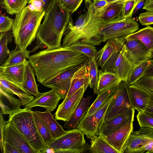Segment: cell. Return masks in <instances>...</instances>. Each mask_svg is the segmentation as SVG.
<instances>
[{
  "instance_id": "6da1fadb",
  "label": "cell",
  "mask_w": 153,
  "mask_h": 153,
  "mask_svg": "<svg viewBox=\"0 0 153 153\" xmlns=\"http://www.w3.org/2000/svg\"><path fill=\"white\" fill-rule=\"evenodd\" d=\"M28 59L37 81L42 84L68 68L87 63L90 59L82 53L61 47L42 50Z\"/></svg>"
},
{
  "instance_id": "7a4b0ae2",
  "label": "cell",
  "mask_w": 153,
  "mask_h": 153,
  "mask_svg": "<svg viewBox=\"0 0 153 153\" xmlns=\"http://www.w3.org/2000/svg\"><path fill=\"white\" fill-rule=\"evenodd\" d=\"M71 14L61 7L58 0H54L38 28L36 36L37 45L34 50L39 48L49 50L60 47L61 39Z\"/></svg>"
},
{
  "instance_id": "3957f363",
  "label": "cell",
  "mask_w": 153,
  "mask_h": 153,
  "mask_svg": "<svg viewBox=\"0 0 153 153\" xmlns=\"http://www.w3.org/2000/svg\"><path fill=\"white\" fill-rule=\"evenodd\" d=\"M85 3L89 12V21L85 25L76 28L73 26L71 16L64 34L62 47H68L76 43H86L95 46L100 45L102 42L100 33L103 22L100 15L101 10H96L92 0H85Z\"/></svg>"
},
{
  "instance_id": "277c9868",
  "label": "cell",
  "mask_w": 153,
  "mask_h": 153,
  "mask_svg": "<svg viewBox=\"0 0 153 153\" xmlns=\"http://www.w3.org/2000/svg\"><path fill=\"white\" fill-rule=\"evenodd\" d=\"M45 13V11H32L26 6L16 14L12 30L16 47L26 49L34 41Z\"/></svg>"
},
{
  "instance_id": "5b68a950",
  "label": "cell",
  "mask_w": 153,
  "mask_h": 153,
  "mask_svg": "<svg viewBox=\"0 0 153 153\" xmlns=\"http://www.w3.org/2000/svg\"><path fill=\"white\" fill-rule=\"evenodd\" d=\"M31 108H21L9 115L11 121L23 134L36 153L45 152L47 146L39 133L34 120Z\"/></svg>"
},
{
  "instance_id": "8992f818",
  "label": "cell",
  "mask_w": 153,
  "mask_h": 153,
  "mask_svg": "<svg viewBox=\"0 0 153 153\" xmlns=\"http://www.w3.org/2000/svg\"><path fill=\"white\" fill-rule=\"evenodd\" d=\"M84 134L76 128L67 131L63 135L53 140L46 150L54 153H82L86 143Z\"/></svg>"
},
{
  "instance_id": "52a82bcc",
  "label": "cell",
  "mask_w": 153,
  "mask_h": 153,
  "mask_svg": "<svg viewBox=\"0 0 153 153\" xmlns=\"http://www.w3.org/2000/svg\"><path fill=\"white\" fill-rule=\"evenodd\" d=\"M139 25L132 17H119L104 21L100 30L102 42L113 38H125L135 32Z\"/></svg>"
},
{
  "instance_id": "ba28073f",
  "label": "cell",
  "mask_w": 153,
  "mask_h": 153,
  "mask_svg": "<svg viewBox=\"0 0 153 153\" xmlns=\"http://www.w3.org/2000/svg\"><path fill=\"white\" fill-rule=\"evenodd\" d=\"M129 85L122 81L114 92L106 113L104 120L124 114L134 108L129 94Z\"/></svg>"
},
{
  "instance_id": "9c48e42d",
  "label": "cell",
  "mask_w": 153,
  "mask_h": 153,
  "mask_svg": "<svg viewBox=\"0 0 153 153\" xmlns=\"http://www.w3.org/2000/svg\"><path fill=\"white\" fill-rule=\"evenodd\" d=\"M125 38H113L108 41L97 51L95 59L102 71H110L112 68L119 53L125 45Z\"/></svg>"
},
{
  "instance_id": "30bf717a",
  "label": "cell",
  "mask_w": 153,
  "mask_h": 153,
  "mask_svg": "<svg viewBox=\"0 0 153 153\" xmlns=\"http://www.w3.org/2000/svg\"><path fill=\"white\" fill-rule=\"evenodd\" d=\"M112 97L93 114L84 115L75 128L81 131L88 139L97 135L100 126L104 121Z\"/></svg>"
},
{
  "instance_id": "8fae6325",
  "label": "cell",
  "mask_w": 153,
  "mask_h": 153,
  "mask_svg": "<svg viewBox=\"0 0 153 153\" xmlns=\"http://www.w3.org/2000/svg\"><path fill=\"white\" fill-rule=\"evenodd\" d=\"M153 142V128L141 127L133 131L124 145L121 153H140L141 149Z\"/></svg>"
},
{
  "instance_id": "7c38bea8",
  "label": "cell",
  "mask_w": 153,
  "mask_h": 153,
  "mask_svg": "<svg viewBox=\"0 0 153 153\" xmlns=\"http://www.w3.org/2000/svg\"><path fill=\"white\" fill-rule=\"evenodd\" d=\"M85 64L68 68L42 85L55 90L59 95L61 99L64 100L69 89L74 73Z\"/></svg>"
},
{
  "instance_id": "4fadbf2b",
  "label": "cell",
  "mask_w": 153,
  "mask_h": 153,
  "mask_svg": "<svg viewBox=\"0 0 153 153\" xmlns=\"http://www.w3.org/2000/svg\"><path fill=\"white\" fill-rule=\"evenodd\" d=\"M8 121L4 130V141L14 146L20 153H36L14 124L11 121Z\"/></svg>"
},
{
  "instance_id": "5bb4252c",
  "label": "cell",
  "mask_w": 153,
  "mask_h": 153,
  "mask_svg": "<svg viewBox=\"0 0 153 153\" xmlns=\"http://www.w3.org/2000/svg\"><path fill=\"white\" fill-rule=\"evenodd\" d=\"M88 86L81 88L76 93L59 105L55 114L56 120L66 122L73 115Z\"/></svg>"
},
{
  "instance_id": "9a60e30c",
  "label": "cell",
  "mask_w": 153,
  "mask_h": 153,
  "mask_svg": "<svg viewBox=\"0 0 153 153\" xmlns=\"http://www.w3.org/2000/svg\"><path fill=\"white\" fill-rule=\"evenodd\" d=\"M125 44L128 58L135 66L153 58L150 51L138 40L125 39Z\"/></svg>"
},
{
  "instance_id": "2e32d148",
  "label": "cell",
  "mask_w": 153,
  "mask_h": 153,
  "mask_svg": "<svg viewBox=\"0 0 153 153\" xmlns=\"http://www.w3.org/2000/svg\"><path fill=\"white\" fill-rule=\"evenodd\" d=\"M134 121L129 120L110 134L103 136L106 140L119 153H121L124 145L133 131Z\"/></svg>"
},
{
  "instance_id": "e0dca14e",
  "label": "cell",
  "mask_w": 153,
  "mask_h": 153,
  "mask_svg": "<svg viewBox=\"0 0 153 153\" xmlns=\"http://www.w3.org/2000/svg\"><path fill=\"white\" fill-rule=\"evenodd\" d=\"M61 98L54 90L45 93L39 92L33 100L29 103L24 106L25 108H32L35 106H40L50 112L53 111L56 107Z\"/></svg>"
},
{
  "instance_id": "ac0fdd59",
  "label": "cell",
  "mask_w": 153,
  "mask_h": 153,
  "mask_svg": "<svg viewBox=\"0 0 153 153\" xmlns=\"http://www.w3.org/2000/svg\"><path fill=\"white\" fill-rule=\"evenodd\" d=\"M135 109L132 108L126 114L104 120L100 126L97 135L104 136L110 134L127 123L129 120L134 121Z\"/></svg>"
},
{
  "instance_id": "d6986e66",
  "label": "cell",
  "mask_w": 153,
  "mask_h": 153,
  "mask_svg": "<svg viewBox=\"0 0 153 153\" xmlns=\"http://www.w3.org/2000/svg\"><path fill=\"white\" fill-rule=\"evenodd\" d=\"M30 63L26 59L23 62L4 68L0 67V78L5 79L22 87L26 66Z\"/></svg>"
},
{
  "instance_id": "ffe728a7",
  "label": "cell",
  "mask_w": 153,
  "mask_h": 153,
  "mask_svg": "<svg viewBox=\"0 0 153 153\" xmlns=\"http://www.w3.org/2000/svg\"><path fill=\"white\" fill-rule=\"evenodd\" d=\"M122 81L120 76L116 74L106 70L101 69L99 71L97 83L93 89L94 92L97 94L111 88L117 86Z\"/></svg>"
},
{
  "instance_id": "44dd1931",
  "label": "cell",
  "mask_w": 153,
  "mask_h": 153,
  "mask_svg": "<svg viewBox=\"0 0 153 153\" xmlns=\"http://www.w3.org/2000/svg\"><path fill=\"white\" fill-rule=\"evenodd\" d=\"M135 66L128 58L125 44L120 52L112 68L110 71L117 74L122 81L126 82L129 74Z\"/></svg>"
},
{
  "instance_id": "7402d4cb",
  "label": "cell",
  "mask_w": 153,
  "mask_h": 153,
  "mask_svg": "<svg viewBox=\"0 0 153 153\" xmlns=\"http://www.w3.org/2000/svg\"><path fill=\"white\" fill-rule=\"evenodd\" d=\"M11 91L0 85V106L3 114L10 115L20 110V100L16 98Z\"/></svg>"
},
{
  "instance_id": "603a6c76",
  "label": "cell",
  "mask_w": 153,
  "mask_h": 153,
  "mask_svg": "<svg viewBox=\"0 0 153 153\" xmlns=\"http://www.w3.org/2000/svg\"><path fill=\"white\" fill-rule=\"evenodd\" d=\"M87 63L83 65L74 73L69 89L63 101L66 100L82 87L89 86V79L86 68Z\"/></svg>"
},
{
  "instance_id": "cb8c5ba5",
  "label": "cell",
  "mask_w": 153,
  "mask_h": 153,
  "mask_svg": "<svg viewBox=\"0 0 153 153\" xmlns=\"http://www.w3.org/2000/svg\"><path fill=\"white\" fill-rule=\"evenodd\" d=\"M131 101L135 109L138 112L144 111L149 97V94L136 85L129 86Z\"/></svg>"
},
{
  "instance_id": "d4e9b609",
  "label": "cell",
  "mask_w": 153,
  "mask_h": 153,
  "mask_svg": "<svg viewBox=\"0 0 153 153\" xmlns=\"http://www.w3.org/2000/svg\"><path fill=\"white\" fill-rule=\"evenodd\" d=\"M34 112L44 123L50 131L53 140L60 137L66 132V131L53 118L51 112L47 110L44 112L37 111Z\"/></svg>"
},
{
  "instance_id": "484cf974",
  "label": "cell",
  "mask_w": 153,
  "mask_h": 153,
  "mask_svg": "<svg viewBox=\"0 0 153 153\" xmlns=\"http://www.w3.org/2000/svg\"><path fill=\"white\" fill-rule=\"evenodd\" d=\"M91 97L87 96L81 99L75 112L70 119L65 122L63 127L68 129L75 128L88 110Z\"/></svg>"
},
{
  "instance_id": "4316f807",
  "label": "cell",
  "mask_w": 153,
  "mask_h": 153,
  "mask_svg": "<svg viewBox=\"0 0 153 153\" xmlns=\"http://www.w3.org/2000/svg\"><path fill=\"white\" fill-rule=\"evenodd\" d=\"M0 85L8 89L18 96L23 106L29 103L34 98L32 94L22 87L5 79L0 78Z\"/></svg>"
},
{
  "instance_id": "83f0119b",
  "label": "cell",
  "mask_w": 153,
  "mask_h": 153,
  "mask_svg": "<svg viewBox=\"0 0 153 153\" xmlns=\"http://www.w3.org/2000/svg\"><path fill=\"white\" fill-rule=\"evenodd\" d=\"M126 39H137L149 49L153 57V27L148 26L126 37Z\"/></svg>"
},
{
  "instance_id": "f1b7e54d",
  "label": "cell",
  "mask_w": 153,
  "mask_h": 153,
  "mask_svg": "<svg viewBox=\"0 0 153 153\" xmlns=\"http://www.w3.org/2000/svg\"><path fill=\"white\" fill-rule=\"evenodd\" d=\"M90 149L94 153H119L105 139L103 135L100 134L90 139Z\"/></svg>"
},
{
  "instance_id": "f546056e",
  "label": "cell",
  "mask_w": 153,
  "mask_h": 153,
  "mask_svg": "<svg viewBox=\"0 0 153 153\" xmlns=\"http://www.w3.org/2000/svg\"><path fill=\"white\" fill-rule=\"evenodd\" d=\"M34 71L29 63L27 65L22 87L29 93L36 96L39 92L34 75Z\"/></svg>"
},
{
  "instance_id": "4dcf8cb0",
  "label": "cell",
  "mask_w": 153,
  "mask_h": 153,
  "mask_svg": "<svg viewBox=\"0 0 153 153\" xmlns=\"http://www.w3.org/2000/svg\"><path fill=\"white\" fill-rule=\"evenodd\" d=\"M30 52L26 49H20L17 47L10 51L8 57L0 67L4 68L12 66L23 62L29 59Z\"/></svg>"
},
{
  "instance_id": "1f68e13d",
  "label": "cell",
  "mask_w": 153,
  "mask_h": 153,
  "mask_svg": "<svg viewBox=\"0 0 153 153\" xmlns=\"http://www.w3.org/2000/svg\"><path fill=\"white\" fill-rule=\"evenodd\" d=\"M123 6V3L109 4L100 12V17L103 22L119 17L121 15Z\"/></svg>"
},
{
  "instance_id": "d6a6232c",
  "label": "cell",
  "mask_w": 153,
  "mask_h": 153,
  "mask_svg": "<svg viewBox=\"0 0 153 153\" xmlns=\"http://www.w3.org/2000/svg\"><path fill=\"white\" fill-rule=\"evenodd\" d=\"M151 64L150 59L143 61L135 66L129 74L126 82L129 85L135 84L139 79L144 75Z\"/></svg>"
},
{
  "instance_id": "836d02e7",
  "label": "cell",
  "mask_w": 153,
  "mask_h": 153,
  "mask_svg": "<svg viewBox=\"0 0 153 153\" xmlns=\"http://www.w3.org/2000/svg\"><path fill=\"white\" fill-rule=\"evenodd\" d=\"M117 86L110 89L97 94L96 99L89 108L85 115H88L93 114L109 100L113 96L114 92Z\"/></svg>"
},
{
  "instance_id": "e575fe53",
  "label": "cell",
  "mask_w": 153,
  "mask_h": 153,
  "mask_svg": "<svg viewBox=\"0 0 153 153\" xmlns=\"http://www.w3.org/2000/svg\"><path fill=\"white\" fill-rule=\"evenodd\" d=\"M13 34L9 31L0 33V64L5 62L10 52L8 48V44L12 40Z\"/></svg>"
},
{
  "instance_id": "d590c367",
  "label": "cell",
  "mask_w": 153,
  "mask_h": 153,
  "mask_svg": "<svg viewBox=\"0 0 153 153\" xmlns=\"http://www.w3.org/2000/svg\"><path fill=\"white\" fill-rule=\"evenodd\" d=\"M34 122L37 131L43 141L47 146L53 139L48 128L40 117L32 111Z\"/></svg>"
},
{
  "instance_id": "8d00e7d4",
  "label": "cell",
  "mask_w": 153,
  "mask_h": 153,
  "mask_svg": "<svg viewBox=\"0 0 153 153\" xmlns=\"http://www.w3.org/2000/svg\"><path fill=\"white\" fill-rule=\"evenodd\" d=\"M28 0H2V4L7 12L11 15L16 14L26 6Z\"/></svg>"
},
{
  "instance_id": "74e56055",
  "label": "cell",
  "mask_w": 153,
  "mask_h": 153,
  "mask_svg": "<svg viewBox=\"0 0 153 153\" xmlns=\"http://www.w3.org/2000/svg\"><path fill=\"white\" fill-rule=\"evenodd\" d=\"M98 66L95 58L90 59L87 63L86 68L89 79V86L91 88H94L97 83Z\"/></svg>"
},
{
  "instance_id": "f35d334b",
  "label": "cell",
  "mask_w": 153,
  "mask_h": 153,
  "mask_svg": "<svg viewBox=\"0 0 153 153\" xmlns=\"http://www.w3.org/2000/svg\"><path fill=\"white\" fill-rule=\"evenodd\" d=\"M68 47L71 50L82 53L90 59L95 58L97 52L95 46L86 43H76Z\"/></svg>"
},
{
  "instance_id": "ab89813d",
  "label": "cell",
  "mask_w": 153,
  "mask_h": 153,
  "mask_svg": "<svg viewBox=\"0 0 153 153\" xmlns=\"http://www.w3.org/2000/svg\"><path fill=\"white\" fill-rule=\"evenodd\" d=\"M135 85L149 94H153V75H144Z\"/></svg>"
},
{
  "instance_id": "60d3db41",
  "label": "cell",
  "mask_w": 153,
  "mask_h": 153,
  "mask_svg": "<svg viewBox=\"0 0 153 153\" xmlns=\"http://www.w3.org/2000/svg\"><path fill=\"white\" fill-rule=\"evenodd\" d=\"M140 0H129L123 3V10L120 18L123 19L131 17L134 8Z\"/></svg>"
},
{
  "instance_id": "b9f144b4",
  "label": "cell",
  "mask_w": 153,
  "mask_h": 153,
  "mask_svg": "<svg viewBox=\"0 0 153 153\" xmlns=\"http://www.w3.org/2000/svg\"><path fill=\"white\" fill-rule=\"evenodd\" d=\"M83 0H58L61 7L71 13L75 11L80 6Z\"/></svg>"
},
{
  "instance_id": "7bdbcfd3",
  "label": "cell",
  "mask_w": 153,
  "mask_h": 153,
  "mask_svg": "<svg viewBox=\"0 0 153 153\" xmlns=\"http://www.w3.org/2000/svg\"><path fill=\"white\" fill-rule=\"evenodd\" d=\"M54 0H28V4L33 5L36 11H45L47 12L52 5Z\"/></svg>"
},
{
  "instance_id": "ee69618b",
  "label": "cell",
  "mask_w": 153,
  "mask_h": 153,
  "mask_svg": "<svg viewBox=\"0 0 153 153\" xmlns=\"http://www.w3.org/2000/svg\"><path fill=\"white\" fill-rule=\"evenodd\" d=\"M137 118L140 127H147L153 128V117L144 111L138 112Z\"/></svg>"
},
{
  "instance_id": "f6af8a7d",
  "label": "cell",
  "mask_w": 153,
  "mask_h": 153,
  "mask_svg": "<svg viewBox=\"0 0 153 153\" xmlns=\"http://www.w3.org/2000/svg\"><path fill=\"white\" fill-rule=\"evenodd\" d=\"M14 19L8 16H4L0 14V33L7 32L12 29Z\"/></svg>"
},
{
  "instance_id": "bcb514c9",
  "label": "cell",
  "mask_w": 153,
  "mask_h": 153,
  "mask_svg": "<svg viewBox=\"0 0 153 153\" xmlns=\"http://www.w3.org/2000/svg\"><path fill=\"white\" fill-rule=\"evenodd\" d=\"M138 19L142 25L148 26L153 24V12L147 11L140 14Z\"/></svg>"
},
{
  "instance_id": "7dc6e473",
  "label": "cell",
  "mask_w": 153,
  "mask_h": 153,
  "mask_svg": "<svg viewBox=\"0 0 153 153\" xmlns=\"http://www.w3.org/2000/svg\"><path fill=\"white\" fill-rule=\"evenodd\" d=\"M3 114L1 111L0 113V147L1 152L3 153L4 135V128L8 121H5L3 117Z\"/></svg>"
},
{
  "instance_id": "c3c4849f",
  "label": "cell",
  "mask_w": 153,
  "mask_h": 153,
  "mask_svg": "<svg viewBox=\"0 0 153 153\" xmlns=\"http://www.w3.org/2000/svg\"><path fill=\"white\" fill-rule=\"evenodd\" d=\"M144 112L153 117V94H149V98Z\"/></svg>"
},
{
  "instance_id": "681fc988",
  "label": "cell",
  "mask_w": 153,
  "mask_h": 153,
  "mask_svg": "<svg viewBox=\"0 0 153 153\" xmlns=\"http://www.w3.org/2000/svg\"><path fill=\"white\" fill-rule=\"evenodd\" d=\"M3 153H20L14 146L7 142L4 141Z\"/></svg>"
},
{
  "instance_id": "f907efd6",
  "label": "cell",
  "mask_w": 153,
  "mask_h": 153,
  "mask_svg": "<svg viewBox=\"0 0 153 153\" xmlns=\"http://www.w3.org/2000/svg\"><path fill=\"white\" fill-rule=\"evenodd\" d=\"M94 5L98 10H101L108 4L106 0H92Z\"/></svg>"
},
{
  "instance_id": "816d5d0a",
  "label": "cell",
  "mask_w": 153,
  "mask_h": 153,
  "mask_svg": "<svg viewBox=\"0 0 153 153\" xmlns=\"http://www.w3.org/2000/svg\"><path fill=\"white\" fill-rule=\"evenodd\" d=\"M143 9L150 12H153V0H145Z\"/></svg>"
},
{
  "instance_id": "f5cc1de1",
  "label": "cell",
  "mask_w": 153,
  "mask_h": 153,
  "mask_svg": "<svg viewBox=\"0 0 153 153\" xmlns=\"http://www.w3.org/2000/svg\"><path fill=\"white\" fill-rule=\"evenodd\" d=\"M153 153V142H152L142 148L140 153Z\"/></svg>"
},
{
  "instance_id": "db71d44e",
  "label": "cell",
  "mask_w": 153,
  "mask_h": 153,
  "mask_svg": "<svg viewBox=\"0 0 153 153\" xmlns=\"http://www.w3.org/2000/svg\"><path fill=\"white\" fill-rule=\"evenodd\" d=\"M151 64L144 75H153V59H150Z\"/></svg>"
},
{
  "instance_id": "11a10c76",
  "label": "cell",
  "mask_w": 153,
  "mask_h": 153,
  "mask_svg": "<svg viewBox=\"0 0 153 153\" xmlns=\"http://www.w3.org/2000/svg\"><path fill=\"white\" fill-rule=\"evenodd\" d=\"M145 1V0L142 1L139 3L134 8L133 15L138 10L141 8L143 6H144Z\"/></svg>"
},
{
  "instance_id": "9f6ffc18",
  "label": "cell",
  "mask_w": 153,
  "mask_h": 153,
  "mask_svg": "<svg viewBox=\"0 0 153 153\" xmlns=\"http://www.w3.org/2000/svg\"><path fill=\"white\" fill-rule=\"evenodd\" d=\"M108 4H110L113 3H119L123 4L125 2L129 0H106Z\"/></svg>"
}]
</instances>
